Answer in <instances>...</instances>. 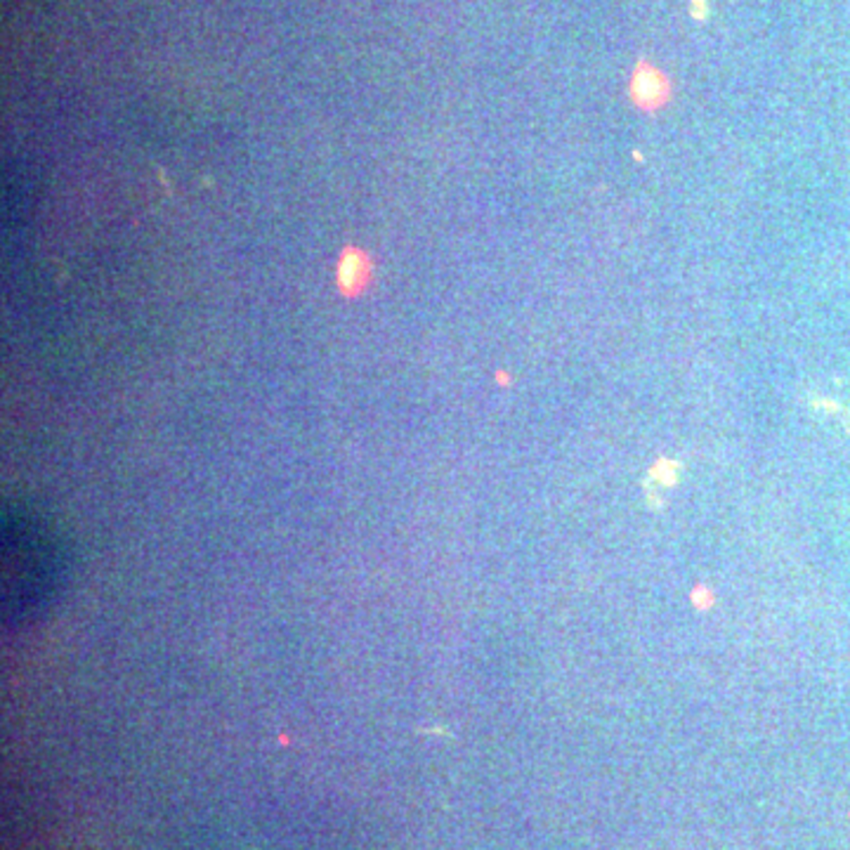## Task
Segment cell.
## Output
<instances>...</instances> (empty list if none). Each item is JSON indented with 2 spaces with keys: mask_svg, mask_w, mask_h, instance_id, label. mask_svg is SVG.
Returning <instances> with one entry per match:
<instances>
[{
  "mask_svg": "<svg viewBox=\"0 0 850 850\" xmlns=\"http://www.w3.org/2000/svg\"><path fill=\"white\" fill-rule=\"evenodd\" d=\"M64 551L47 527L27 515L3 525V617L24 624L40 614L64 581Z\"/></svg>",
  "mask_w": 850,
  "mask_h": 850,
  "instance_id": "1",
  "label": "cell"
},
{
  "mask_svg": "<svg viewBox=\"0 0 850 850\" xmlns=\"http://www.w3.org/2000/svg\"><path fill=\"white\" fill-rule=\"evenodd\" d=\"M633 95H635V99H638L640 105H645V106L660 105L666 95V83L660 76V72L645 69V66H643V69L635 73V79H633Z\"/></svg>",
  "mask_w": 850,
  "mask_h": 850,
  "instance_id": "3",
  "label": "cell"
},
{
  "mask_svg": "<svg viewBox=\"0 0 850 850\" xmlns=\"http://www.w3.org/2000/svg\"><path fill=\"white\" fill-rule=\"evenodd\" d=\"M371 277L369 257L357 248H348L338 265V286L345 296H357Z\"/></svg>",
  "mask_w": 850,
  "mask_h": 850,
  "instance_id": "2",
  "label": "cell"
}]
</instances>
